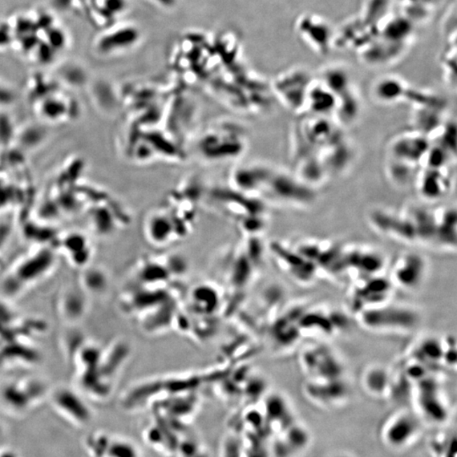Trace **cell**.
I'll list each match as a JSON object with an SVG mask.
<instances>
[{
  "label": "cell",
  "instance_id": "1",
  "mask_svg": "<svg viewBox=\"0 0 457 457\" xmlns=\"http://www.w3.org/2000/svg\"><path fill=\"white\" fill-rule=\"evenodd\" d=\"M360 325L375 333H407L414 330L421 316L414 307L390 301L358 314Z\"/></svg>",
  "mask_w": 457,
  "mask_h": 457
},
{
  "label": "cell",
  "instance_id": "2",
  "mask_svg": "<svg viewBox=\"0 0 457 457\" xmlns=\"http://www.w3.org/2000/svg\"><path fill=\"white\" fill-rule=\"evenodd\" d=\"M264 189L273 198L291 204L309 205L316 197L309 184L285 173L272 171Z\"/></svg>",
  "mask_w": 457,
  "mask_h": 457
},
{
  "label": "cell",
  "instance_id": "3",
  "mask_svg": "<svg viewBox=\"0 0 457 457\" xmlns=\"http://www.w3.org/2000/svg\"><path fill=\"white\" fill-rule=\"evenodd\" d=\"M296 29L302 41L317 54L326 55L335 45V31L321 16L314 14L301 15L296 23Z\"/></svg>",
  "mask_w": 457,
  "mask_h": 457
},
{
  "label": "cell",
  "instance_id": "4",
  "mask_svg": "<svg viewBox=\"0 0 457 457\" xmlns=\"http://www.w3.org/2000/svg\"><path fill=\"white\" fill-rule=\"evenodd\" d=\"M391 281L379 276L361 278L351 291V309L358 314L362 311L389 302L388 298L391 297Z\"/></svg>",
  "mask_w": 457,
  "mask_h": 457
},
{
  "label": "cell",
  "instance_id": "5",
  "mask_svg": "<svg viewBox=\"0 0 457 457\" xmlns=\"http://www.w3.org/2000/svg\"><path fill=\"white\" fill-rule=\"evenodd\" d=\"M313 82L309 72L296 68L277 80L276 89L287 106L293 111H302L306 106L307 94Z\"/></svg>",
  "mask_w": 457,
  "mask_h": 457
},
{
  "label": "cell",
  "instance_id": "6",
  "mask_svg": "<svg viewBox=\"0 0 457 457\" xmlns=\"http://www.w3.org/2000/svg\"><path fill=\"white\" fill-rule=\"evenodd\" d=\"M428 265L422 255L409 253L402 255L395 261L391 274V282L407 290L419 289L426 280Z\"/></svg>",
  "mask_w": 457,
  "mask_h": 457
},
{
  "label": "cell",
  "instance_id": "7",
  "mask_svg": "<svg viewBox=\"0 0 457 457\" xmlns=\"http://www.w3.org/2000/svg\"><path fill=\"white\" fill-rule=\"evenodd\" d=\"M302 365L314 379H342V366L332 351L323 349H307L302 355Z\"/></svg>",
  "mask_w": 457,
  "mask_h": 457
},
{
  "label": "cell",
  "instance_id": "8",
  "mask_svg": "<svg viewBox=\"0 0 457 457\" xmlns=\"http://www.w3.org/2000/svg\"><path fill=\"white\" fill-rule=\"evenodd\" d=\"M430 149L423 135H405L398 137L391 146V156L394 160L410 164H418L423 160Z\"/></svg>",
  "mask_w": 457,
  "mask_h": 457
},
{
  "label": "cell",
  "instance_id": "9",
  "mask_svg": "<svg viewBox=\"0 0 457 457\" xmlns=\"http://www.w3.org/2000/svg\"><path fill=\"white\" fill-rule=\"evenodd\" d=\"M346 268L355 269L364 278L379 276L385 265L381 253L374 250L354 248L346 253Z\"/></svg>",
  "mask_w": 457,
  "mask_h": 457
},
{
  "label": "cell",
  "instance_id": "10",
  "mask_svg": "<svg viewBox=\"0 0 457 457\" xmlns=\"http://www.w3.org/2000/svg\"><path fill=\"white\" fill-rule=\"evenodd\" d=\"M55 404L58 410L76 426H87L91 421V412L86 404L72 392H59L55 395Z\"/></svg>",
  "mask_w": 457,
  "mask_h": 457
},
{
  "label": "cell",
  "instance_id": "11",
  "mask_svg": "<svg viewBox=\"0 0 457 457\" xmlns=\"http://www.w3.org/2000/svg\"><path fill=\"white\" fill-rule=\"evenodd\" d=\"M346 385L342 379H314L307 384L306 392L318 402H335L346 395Z\"/></svg>",
  "mask_w": 457,
  "mask_h": 457
},
{
  "label": "cell",
  "instance_id": "12",
  "mask_svg": "<svg viewBox=\"0 0 457 457\" xmlns=\"http://www.w3.org/2000/svg\"><path fill=\"white\" fill-rule=\"evenodd\" d=\"M418 431V423L414 416L402 414L395 416L388 424L386 430L387 442L392 446L400 447L409 442Z\"/></svg>",
  "mask_w": 457,
  "mask_h": 457
},
{
  "label": "cell",
  "instance_id": "13",
  "mask_svg": "<svg viewBox=\"0 0 457 457\" xmlns=\"http://www.w3.org/2000/svg\"><path fill=\"white\" fill-rule=\"evenodd\" d=\"M337 104V95L326 87L321 80L318 82L314 80L307 94L305 107L319 115H326L329 113H335Z\"/></svg>",
  "mask_w": 457,
  "mask_h": 457
},
{
  "label": "cell",
  "instance_id": "14",
  "mask_svg": "<svg viewBox=\"0 0 457 457\" xmlns=\"http://www.w3.org/2000/svg\"><path fill=\"white\" fill-rule=\"evenodd\" d=\"M407 90L408 86L402 80L386 76L375 83L373 94L379 103L390 104L405 99Z\"/></svg>",
  "mask_w": 457,
  "mask_h": 457
},
{
  "label": "cell",
  "instance_id": "15",
  "mask_svg": "<svg viewBox=\"0 0 457 457\" xmlns=\"http://www.w3.org/2000/svg\"><path fill=\"white\" fill-rule=\"evenodd\" d=\"M362 380L365 389L370 392V394L375 395L385 394L391 388V374L383 367L372 366L367 367L364 371Z\"/></svg>",
  "mask_w": 457,
  "mask_h": 457
},
{
  "label": "cell",
  "instance_id": "16",
  "mask_svg": "<svg viewBox=\"0 0 457 457\" xmlns=\"http://www.w3.org/2000/svg\"><path fill=\"white\" fill-rule=\"evenodd\" d=\"M360 111H361V102L353 88L337 97L335 114L337 115L342 123L346 125L353 123L358 119Z\"/></svg>",
  "mask_w": 457,
  "mask_h": 457
},
{
  "label": "cell",
  "instance_id": "17",
  "mask_svg": "<svg viewBox=\"0 0 457 457\" xmlns=\"http://www.w3.org/2000/svg\"><path fill=\"white\" fill-rule=\"evenodd\" d=\"M321 82L337 97L345 94L353 88L349 72L337 66L326 68L323 72Z\"/></svg>",
  "mask_w": 457,
  "mask_h": 457
},
{
  "label": "cell",
  "instance_id": "18",
  "mask_svg": "<svg viewBox=\"0 0 457 457\" xmlns=\"http://www.w3.org/2000/svg\"><path fill=\"white\" fill-rule=\"evenodd\" d=\"M389 10L390 0H366L360 18L367 25L379 31L380 26L388 18Z\"/></svg>",
  "mask_w": 457,
  "mask_h": 457
},
{
  "label": "cell",
  "instance_id": "19",
  "mask_svg": "<svg viewBox=\"0 0 457 457\" xmlns=\"http://www.w3.org/2000/svg\"><path fill=\"white\" fill-rule=\"evenodd\" d=\"M440 169H428L430 173L426 174L420 181V191L428 198H438L446 191V178L439 172Z\"/></svg>",
  "mask_w": 457,
  "mask_h": 457
},
{
  "label": "cell",
  "instance_id": "20",
  "mask_svg": "<svg viewBox=\"0 0 457 457\" xmlns=\"http://www.w3.org/2000/svg\"><path fill=\"white\" fill-rule=\"evenodd\" d=\"M137 39L136 31L133 29H125L115 32L108 36L106 41L104 40V50H116L132 45Z\"/></svg>",
  "mask_w": 457,
  "mask_h": 457
},
{
  "label": "cell",
  "instance_id": "21",
  "mask_svg": "<svg viewBox=\"0 0 457 457\" xmlns=\"http://www.w3.org/2000/svg\"><path fill=\"white\" fill-rule=\"evenodd\" d=\"M419 353L426 362L443 361L444 343L435 338H427L419 344Z\"/></svg>",
  "mask_w": 457,
  "mask_h": 457
},
{
  "label": "cell",
  "instance_id": "22",
  "mask_svg": "<svg viewBox=\"0 0 457 457\" xmlns=\"http://www.w3.org/2000/svg\"><path fill=\"white\" fill-rule=\"evenodd\" d=\"M408 3H411V6L414 5H419V3H423L424 0H406ZM426 1H428V0H426Z\"/></svg>",
  "mask_w": 457,
  "mask_h": 457
}]
</instances>
